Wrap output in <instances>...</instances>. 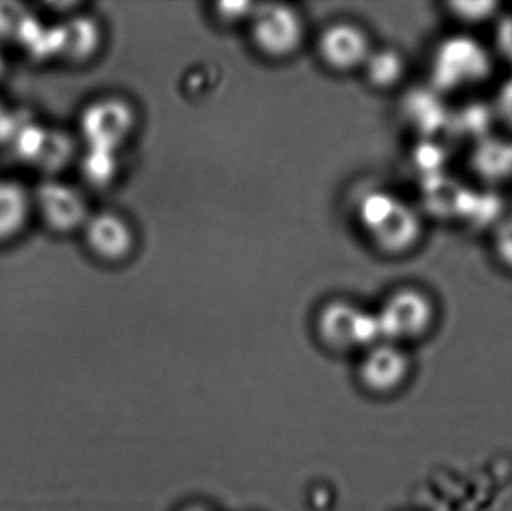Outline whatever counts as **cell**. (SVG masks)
I'll list each match as a JSON object with an SVG mask.
<instances>
[{
	"mask_svg": "<svg viewBox=\"0 0 512 511\" xmlns=\"http://www.w3.org/2000/svg\"><path fill=\"white\" fill-rule=\"evenodd\" d=\"M358 218L373 245L390 257L412 254L423 242V216L391 192L364 195L358 204Z\"/></svg>",
	"mask_w": 512,
	"mask_h": 511,
	"instance_id": "6da1fadb",
	"label": "cell"
},
{
	"mask_svg": "<svg viewBox=\"0 0 512 511\" xmlns=\"http://www.w3.org/2000/svg\"><path fill=\"white\" fill-rule=\"evenodd\" d=\"M438 317L436 300L424 288H397L376 312L382 342L414 341L430 332Z\"/></svg>",
	"mask_w": 512,
	"mask_h": 511,
	"instance_id": "7a4b0ae2",
	"label": "cell"
},
{
	"mask_svg": "<svg viewBox=\"0 0 512 511\" xmlns=\"http://www.w3.org/2000/svg\"><path fill=\"white\" fill-rule=\"evenodd\" d=\"M430 72L433 86L454 92L487 80L492 74V59L480 42L469 36H454L436 48Z\"/></svg>",
	"mask_w": 512,
	"mask_h": 511,
	"instance_id": "3957f363",
	"label": "cell"
},
{
	"mask_svg": "<svg viewBox=\"0 0 512 511\" xmlns=\"http://www.w3.org/2000/svg\"><path fill=\"white\" fill-rule=\"evenodd\" d=\"M318 333L325 345L337 351L367 348L381 341L378 320L348 302H331L318 315Z\"/></svg>",
	"mask_w": 512,
	"mask_h": 511,
	"instance_id": "277c9868",
	"label": "cell"
},
{
	"mask_svg": "<svg viewBox=\"0 0 512 511\" xmlns=\"http://www.w3.org/2000/svg\"><path fill=\"white\" fill-rule=\"evenodd\" d=\"M135 111L120 98H101L87 105L80 117V132L87 150L114 153L131 137Z\"/></svg>",
	"mask_w": 512,
	"mask_h": 511,
	"instance_id": "5b68a950",
	"label": "cell"
},
{
	"mask_svg": "<svg viewBox=\"0 0 512 511\" xmlns=\"http://www.w3.org/2000/svg\"><path fill=\"white\" fill-rule=\"evenodd\" d=\"M251 36L265 56L283 59L298 50L304 36L301 15L283 3L256 5L251 17Z\"/></svg>",
	"mask_w": 512,
	"mask_h": 511,
	"instance_id": "8992f818",
	"label": "cell"
},
{
	"mask_svg": "<svg viewBox=\"0 0 512 511\" xmlns=\"http://www.w3.org/2000/svg\"><path fill=\"white\" fill-rule=\"evenodd\" d=\"M32 206L45 227L54 233H72L83 228L89 218L83 194L62 180L47 179L39 183L32 195Z\"/></svg>",
	"mask_w": 512,
	"mask_h": 511,
	"instance_id": "52a82bcc",
	"label": "cell"
},
{
	"mask_svg": "<svg viewBox=\"0 0 512 511\" xmlns=\"http://www.w3.org/2000/svg\"><path fill=\"white\" fill-rule=\"evenodd\" d=\"M14 135L20 158L47 174L62 170L74 156V143L65 132L27 125Z\"/></svg>",
	"mask_w": 512,
	"mask_h": 511,
	"instance_id": "ba28073f",
	"label": "cell"
},
{
	"mask_svg": "<svg viewBox=\"0 0 512 511\" xmlns=\"http://www.w3.org/2000/svg\"><path fill=\"white\" fill-rule=\"evenodd\" d=\"M372 50L367 33L354 23L331 24L319 36L321 59L336 71L363 68Z\"/></svg>",
	"mask_w": 512,
	"mask_h": 511,
	"instance_id": "9c48e42d",
	"label": "cell"
},
{
	"mask_svg": "<svg viewBox=\"0 0 512 511\" xmlns=\"http://www.w3.org/2000/svg\"><path fill=\"white\" fill-rule=\"evenodd\" d=\"M87 248L104 261L116 263L131 254L135 237L131 225L123 216L113 212L89 215L81 228Z\"/></svg>",
	"mask_w": 512,
	"mask_h": 511,
	"instance_id": "30bf717a",
	"label": "cell"
},
{
	"mask_svg": "<svg viewBox=\"0 0 512 511\" xmlns=\"http://www.w3.org/2000/svg\"><path fill=\"white\" fill-rule=\"evenodd\" d=\"M408 374V356L390 342H379L370 347L360 366L361 383L378 395L399 389Z\"/></svg>",
	"mask_w": 512,
	"mask_h": 511,
	"instance_id": "8fae6325",
	"label": "cell"
},
{
	"mask_svg": "<svg viewBox=\"0 0 512 511\" xmlns=\"http://www.w3.org/2000/svg\"><path fill=\"white\" fill-rule=\"evenodd\" d=\"M101 27L89 17H77L50 33V51L71 62H86L101 45Z\"/></svg>",
	"mask_w": 512,
	"mask_h": 511,
	"instance_id": "7c38bea8",
	"label": "cell"
},
{
	"mask_svg": "<svg viewBox=\"0 0 512 511\" xmlns=\"http://www.w3.org/2000/svg\"><path fill=\"white\" fill-rule=\"evenodd\" d=\"M32 195L18 182L0 179V243L17 237L32 213Z\"/></svg>",
	"mask_w": 512,
	"mask_h": 511,
	"instance_id": "4fadbf2b",
	"label": "cell"
},
{
	"mask_svg": "<svg viewBox=\"0 0 512 511\" xmlns=\"http://www.w3.org/2000/svg\"><path fill=\"white\" fill-rule=\"evenodd\" d=\"M364 74L373 87L391 90L400 86L408 74V60L394 47L373 48L363 65Z\"/></svg>",
	"mask_w": 512,
	"mask_h": 511,
	"instance_id": "5bb4252c",
	"label": "cell"
},
{
	"mask_svg": "<svg viewBox=\"0 0 512 511\" xmlns=\"http://www.w3.org/2000/svg\"><path fill=\"white\" fill-rule=\"evenodd\" d=\"M498 3L493 2H450L445 3L447 14L457 23L475 24L486 23L498 12Z\"/></svg>",
	"mask_w": 512,
	"mask_h": 511,
	"instance_id": "9a60e30c",
	"label": "cell"
},
{
	"mask_svg": "<svg viewBox=\"0 0 512 511\" xmlns=\"http://www.w3.org/2000/svg\"><path fill=\"white\" fill-rule=\"evenodd\" d=\"M117 162L114 153L87 150L83 161L84 177L93 185H104L113 179Z\"/></svg>",
	"mask_w": 512,
	"mask_h": 511,
	"instance_id": "2e32d148",
	"label": "cell"
},
{
	"mask_svg": "<svg viewBox=\"0 0 512 511\" xmlns=\"http://www.w3.org/2000/svg\"><path fill=\"white\" fill-rule=\"evenodd\" d=\"M492 246L496 261L512 273V219L496 228Z\"/></svg>",
	"mask_w": 512,
	"mask_h": 511,
	"instance_id": "e0dca14e",
	"label": "cell"
},
{
	"mask_svg": "<svg viewBox=\"0 0 512 511\" xmlns=\"http://www.w3.org/2000/svg\"><path fill=\"white\" fill-rule=\"evenodd\" d=\"M493 113L499 122L512 131V78L505 80L496 92Z\"/></svg>",
	"mask_w": 512,
	"mask_h": 511,
	"instance_id": "ac0fdd59",
	"label": "cell"
},
{
	"mask_svg": "<svg viewBox=\"0 0 512 511\" xmlns=\"http://www.w3.org/2000/svg\"><path fill=\"white\" fill-rule=\"evenodd\" d=\"M256 5L248 2H224L216 6L219 17L224 21H239L242 18L251 20Z\"/></svg>",
	"mask_w": 512,
	"mask_h": 511,
	"instance_id": "d6986e66",
	"label": "cell"
},
{
	"mask_svg": "<svg viewBox=\"0 0 512 511\" xmlns=\"http://www.w3.org/2000/svg\"><path fill=\"white\" fill-rule=\"evenodd\" d=\"M15 129L17 128L14 126V117L3 105H0V144L12 140Z\"/></svg>",
	"mask_w": 512,
	"mask_h": 511,
	"instance_id": "ffe728a7",
	"label": "cell"
},
{
	"mask_svg": "<svg viewBox=\"0 0 512 511\" xmlns=\"http://www.w3.org/2000/svg\"><path fill=\"white\" fill-rule=\"evenodd\" d=\"M3 71H5V60H3L2 53H0V77H2Z\"/></svg>",
	"mask_w": 512,
	"mask_h": 511,
	"instance_id": "44dd1931",
	"label": "cell"
},
{
	"mask_svg": "<svg viewBox=\"0 0 512 511\" xmlns=\"http://www.w3.org/2000/svg\"><path fill=\"white\" fill-rule=\"evenodd\" d=\"M189 511H206V510H203V509H192V510H189Z\"/></svg>",
	"mask_w": 512,
	"mask_h": 511,
	"instance_id": "7402d4cb",
	"label": "cell"
}]
</instances>
